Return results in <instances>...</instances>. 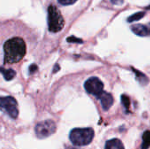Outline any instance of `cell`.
<instances>
[{
    "label": "cell",
    "mask_w": 150,
    "mask_h": 149,
    "mask_svg": "<svg viewBox=\"0 0 150 149\" xmlns=\"http://www.w3.org/2000/svg\"><path fill=\"white\" fill-rule=\"evenodd\" d=\"M4 63L11 64L18 62L26 53L25 43L21 38H11L4 44Z\"/></svg>",
    "instance_id": "obj_1"
},
{
    "label": "cell",
    "mask_w": 150,
    "mask_h": 149,
    "mask_svg": "<svg viewBox=\"0 0 150 149\" xmlns=\"http://www.w3.org/2000/svg\"><path fill=\"white\" fill-rule=\"evenodd\" d=\"M94 138L92 128H75L69 133V140L75 146L83 147L89 145Z\"/></svg>",
    "instance_id": "obj_2"
},
{
    "label": "cell",
    "mask_w": 150,
    "mask_h": 149,
    "mask_svg": "<svg viewBox=\"0 0 150 149\" xmlns=\"http://www.w3.org/2000/svg\"><path fill=\"white\" fill-rule=\"evenodd\" d=\"M47 25L51 32H58L64 26V19L61 11L53 4L47 8Z\"/></svg>",
    "instance_id": "obj_3"
},
{
    "label": "cell",
    "mask_w": 150,
    "mask_h": 149,
    "mask_svg": "<svg viewBox=\"0 0 150 149\" xmlns=\"http://www.w3.org/2000/svg\"><path fill=\"white\" fill-rule=\"evenodd\" d=\"M0 111L7 114L11 119H17L18 115V104L12 97H0Z\"/></svg>",
    "instance_id": "obj_4"
},
{
    "label": "cell",
    "mask_w": 150,
    "mask_h": 149,
    "mask_svg": "<svg viewBox=\"0 0 150 149\" xmlns=\"http://www.w3.org/2000/svg\"><path fill=\"white\" fill-rule=\"evenodd\" d=\"M56 130L55 123L53 120H45L40 122L35 126V133L38 138L44 139L52 135Z\"/></svg>",
    "instance_id": "obj_5"
},
{
    "label": "cell",
    "mask_w": 150,
    "mask_h": 149,
    "mask_svg": "<svg viewBox=\"0 0 150 149\" xmlns=\"http://www.w3.org/2000/svg\"><path fill=\"white\" fill-rule=\"evenodd\" d=\"M85 90L97 97L104 92V83L98 77H91L84 83Z\"/></svg>",
    "instance_id": "obj_6"
},
{
    "label": "cell",
    "mask_w": 150,
    "mask_h": 149,
    "mask_svg": "<svg viewBox=\"0 0 150 149\" xmlns=\"http://www.w3.org/2000/svg\"><path fill=\"white\" fill-rule=\"evenodd\" d=\"M131 30L134 33H135L138 36L145 37L150 35V23L148 25H142V24H136L132 25Z\"/></svg>",
    "instance_id": "obj_7"
},
{
    "label": "cell",
    "mask_w": 150,
    "mask_h": 149,
    "mask_svg": "<svg viewBox=\"0 0 150 149\" xmlns=\"http://www.w3.org/2000/svg\"><path fill=\"white\" fill-rule=\"evenodd\" d=\"M98 98L100 100L101 105H102V107H103V109L105 111L109 110L112 107V105H113V97L108 92H105L104 91L100 96L98 97Z\"/></svg>",
    "instance_id": "obj_8"
},
{
    "label": "cell",
    "mask_w": 150,
    "mask_h": 149,
    "mask_svg": "<svg viewBox=\"0 0 150 149\" xmlns=\"http://www.w3.org/2000/svg\"><path fill=\"white\" fill-rule=\"evenodd\" d=\"M105 149H125V148L119 139H112L106 141Z\"/></svg>",
    "instance_id": "obj_9"
},
{
    "label": "cell",
    "mask_w": 150,
    "mask_h": 149,
    "mask_svg": "<svg viewBox=\"0 0 150 149\" xmlns=\"http://www.w3.org/2000/svg\"><path fill=\"white\" fill-rule=\"evenodd\" d=\"M0 73L6 81H11L16 76V72L13 69H6L3 67H0Z\"/></svg>",
    "instance_id": "obj_10"
},
{
    "label": "cell",
    "mask_w": 150,
    "mask_h": 149,
    "mask_svg": "<svg viewBox=\"0 0 150 149\" xmlns=\"http://www.w3.org/2000/svg\"><path fill=\"white\" fill-rule=\"evenodd\" d=\"M133 70H134V74H135V76H136V79L139 81V83H140L141 84L146 85V84L149 83L148 77H147L143 73H142V72H140L139 70L134 69V68H133Z\"/></svg>",
    "instance_id": "obj_11"
},
{
    "label": "cell",
    "mask_w": 150,
    "mask_h": 149,
    "mask_svg": "<svg viewBox=\"0 0 150 149\" xmlns=\"http://www.w3.org/2000/svg\"><path fill=\"white\" fill-rule=\"evenodd\" d=\"M150 148V131L144 132L142 135V149H149Z\"/></svg>",
    "instance_id": "obj_12"
},
{
    "label": "cell",
    "mask_w": 150,
    "mask_h": 149,
    "mask_svg": "<svg viewBox=\"0 0 150 149\" xmlns=\"http://www.w3.org/2000/svg\"><path fill=\"white\" fill-rule=\"evenodd\" d=\"M145 16V12L144 11H139V12H136L133 15H131L128 18H127V21L128 22H135V21H138L140 20L141 18H142L143 17Z\"/></svg>",
    "instance_id": "obj_13"
},
{
    "label": "cell",
    "mask_w": 150,
    "mask_h": 149,
    "mask_svg": "<svg viewBox=\"0 0 150 149\" xmlns=\"http://www.w3.org/2000/svg\"><path fill=\"white\" fill-rule=\"evenodd\" d=\"M121 103L124 105L125 109L127 111H128L129 107H130V98L127 95H122L121 96Z\"/></svg>",
    "instance_id": "obj_14"
},
{
    "label": "cell",
    "mask_w": 150,
    "mask_h": 149,
    "mask_svg": "<svg viewBox=\"0 0 150 149\" xmlns=\"http://www.w3.org/2000/svg\"><path fill=\"white\" fill-rule=\"evenodd\" d=\"M57 1L62 5H70V4H73L74 3H76L77 0H57Z\"/></svg>",
    "instance_id": "obj_15"
},
{
    "label": "cell",
    "mask_w": 150,
    "mask_h": 149,
    "mask_svg": "<svg viewBox=\"0 0 150 149\" xmlns=\"http://www.w3.org/2000/svg\"><path fill=\"white\" fill-rule=\"evenodd\" d=\"M67 41H68V42H77V43H82V42H83L82 40L77 39V38H76L75 36H71V37L68 38V39H67Z\"/></svg>",
    "instance_id": "obj_16"
},
{
    "label": "cell",
    "mask_w": 150,
    "mask_h": 149,
    "mask_svg": "<svg viewBox=\"0 0 150 149\" xmlns=\"http://www.w3.org/2000/svg\"><path fill=\"white\" fill-rule=\"evenodd\" d=\"M37 69H38L37 65H36V64H32V65L29 67V74H30V75H32L33 73L36 72V71H37Z\"/></svg>",
    "instance_id": "obj_17"
},
{
    "label": "cell",
    "mask_w": 150,
    "mask_h": 149,
    "mask_svg": "<svg viewBox=\"0 0 150 149\" xmlns=\"http://www.w3.org/2000/svg\"><path fill=\"white\" fill-rule=\"evenodd\" d=\"M111 2H112L113 4H115V5H120V4H123L124 0H111Z\"/></svg>",
    "instance_id": "obj_18"
},
{
    "label": "cell",
    "mask_w": 150,
    "mask_h": 149,
    "mask_svg": "<svg viewBox=\"0 0 150 149\" xmlns=\"http://www.w3.org/2000/svg\"><path fill=\"white\" fill-rule=\"evenodd\" d=\"M58 69H60V67H59V65H58V64H56V65L54 66V68L53 72H54V73H55V72H57V70H58Z\"/></svg>",
    "instance_id": "obj_19"
},
{
    "label": "cell",
    "mask_w": 150,
    "mask_h": 149,
    "mask_svg": "<svg viewBox=\"0 0 150 149\" xmlns=\"http://www.w3.org/2000/svg\"><path fill=\"white\" fill-rule=\"evenodd\" d=\"M147 9H150V5H149V6L147 7Z\"/></svg>",
    "instance_id": "obj_20"
},
{
    "label": "cell",
    "mask_w": 150,
    "mask_h": 149,
    "mask_svg": "<svg viewBox=\"0 0 150 149\" xmlns=\"http://www.w3.org/2000/svg\"><path fill=\"white\" fill-rule=\"evenodd\" d=\"M68 149H76V148H68Z\"/></svg>",
    "instance_id": "obj_21"
}]
</instances>
